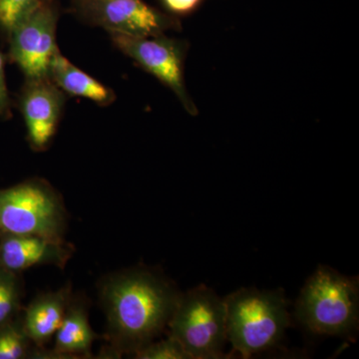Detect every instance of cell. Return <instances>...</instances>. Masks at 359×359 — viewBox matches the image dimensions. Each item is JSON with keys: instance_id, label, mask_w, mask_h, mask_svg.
<instances>
[{"instance_id": "7c38bea8", "label": "cell", "mask_w": 359, "mask_h": 359, "mask_svg": "<svg viewBox=\"0 0 359 359\" xmlns=\"http://www.w3.org/2000/svg\"><path fill=\"white\" fill-rule=\"evenodd\" d=\"M48 78L65 93L88 99L100 106L110 105L116 99L112 89L72 65L59 50L51 59Z\"/></svg>"}, {"instance_id": "52a82bcc", "label": "cell", "mask_w": 359, "mask_h": 359, "mask_svg": "<svg viewBox=\"0 0 359 359\" xmlns=\"http://www.w3.org/2000/svg\"><path fill=\"white\" fill-rule=\"evenodd\" d=\"M73 11L90 25L108 32L148 37L179 29V21L144 0H73Z\"/></svg>"}, {"instance_id": "5b68a950", "label": "cell", "mask_w": 359, "mask_h": 359, "mask_svg": "<svg viewBox=\"0 0 359 359\" xmlns=\"http://www.w3.org/2000/svg\"><path fill=\"white\" fill-rule=\"evenodd\" d=\"M170 337L183 346L191 359H217L226 342V306L214 290L200 285L180 295L168 323Z\"/></svg>"}, {"instance_id": "9a60e30c", "label": "cell", "mask_w": 359, "mask_h": 359, "mask_svg": "<svg viewBox=\"0 0 359 359\" xmlns=\"http://www.w3.org/2000/svg\"><path fill=\"white\" fill-rule=\"evenodd\" d=\"M18 273L0 266V327L14 320L20 304Z\"/></svg>"}, {"instance_id": "ba28073f", "label": "cell", "mask_w": 359, "mask_h": 359, "mask_svg": "<svg viewBox=\"0 0 359 359\" xmlns=\"http://www.w3.org/2000/svg\"><path fill=\"white\" fill-rule=\"evenodd\" d=\"M58 11L51 0H43L8 33L9 57L26 79L48 78L49 65L56 51Z\"/></svg>"}, {"instance_id": "7a4b0ae2", "label": "cell", "mask_w": 359, "mask_h": 359, "mask_svg": "<svg viewBox=\"0 0 359 359\" xmlns=\"http://www.w3.org/2000/svg\"><path fill=\"white\" fill-rule=\"evenodd\" d=\"M226 340L233 353L249 358L276 346L290 327L283 290L241 289L224 299Z\"/></svg>"}, {"instance_id": "e0dca14e", "label": "cell", "mask_w": 359, "mask_h": 359, "mask_svg": "<svg viewBox=\"0 0 359 359\" xmlns=\"http://www.w3.org/2000/svg\"><path fill=\"white\" fill-rule=\"evenodd\" d=\"M140 359H191L183 346L173 337L160 341H152L134 354Z\"/></svg>"}, {"instance_id": "ac0fdd59", "label": "cell", "mask_w": 359, "mask_h": 359, "mask_svg": "<svg viewBox=\"0 0 359 359\" xmlns=\"http://www.w3.org/2000/svg\"><path fill=\"white\" fill-rule=\"evenodd\" d=\"M11 117V100L6 79V58L0 51V118Z\"/></svg>"}, {"instance_id": "277c9868", "label": "cell", "mask_w": 359, "mask_h": 359, "mask_svg": "<svg viewBox=\"0 0 359 359\" xmlns=\"http://www.w3.org/2000/svg\"><path fill=\"white\" fill-rule=\"evenodd\" d=\"M65 228L62 202L43 180L0 189V238L39 236L62 242Z\"/></svg>"}, {"instance_id": "5bb4252c", "label": "cell", "mask_w": 359, "mask_h": 359, "mask_svg": "<svg viewBox=\"0 0 359 359\" xmlns=\"http://www.w3.org/2000/svg\"><path fill=\"white\" fill-rule=\"evenodd\" d=\"M30 344L22 320H13L0 327V359L27 358Z\"/></svg>"}, {"instance_id": "8fae6325", "label": "cell", "mask_w": 359, "mask_h": 359, "mask_svg": "<svg viewBox=\"0 0 359 359\" xmlns=\"http://www.w3.org/2000/svg\"><path fill=\"white\" fill-rule=\"evenodd\" d=\"M67 290L39 295L25 309L23 327L32 344L41 346L57 332L69 304Z\"/></svg>"}, {"instance_id": "6da1fadb", "label": "cell", "mask_w": 359, "mask_h": 359, "mask_svg": "<svg viewBox=\"0 0 359 359\" xmlns=\"http://www.w3.org/2000/svg\"><path fill=\"white\" fill-rule=\"evenodd\" d=\"M181 294L163 276L146 269L118 273L104 283L101 297L112 346L134 354L167 327Z\"/></svg>"}, {"instance_id": "8992f818", "label": "cell", "mask_w": 359, "mask_h": 359, "mask_svg": "<svg viewBox=\"0 0 359 359\" xmlns=\"http://www.w3.org/2000/svg\"><path fill=\"white\" fill-rule=\"evenodd\" d=\"M108 33L120 51L173 92L189 114L198 115L197 106L187 90L184 78L185 42L169 39L165 34L138 37L118 32Z\"/></svg>"}, {"instance_id": "30bf717a", "label": "cell", "mask_w": 359, "mask_h": 359, "mask_svg": "<svg viewBox=\"0 0 359 359\" xmlns=\"http://www.w3.org/2000/svg\"><path fill=\"white\" fill-rule=\"evenodd\" d=\"M62 245L39 236H7L0 241V266L18 273L39 264L65 263L68 250Z\"/></svg>"}, {"instance_id": "4fadbf2b", "label": "cell", "mask_w": 359, "mask_h": 359, "mask_svg": "<svg viewBox=\"0 0 359 359\" xmlns=\"http://www.w3.org/2000/svg\"><path fill=\"white\" fill-rule=\"evenodd\" d=\"M55 337L56 353L60 355H84L89 353L94 341V334L82 304L69 302Z\"/></svg>"}, {"instance_id": "d6986e66", "label": "cell", "mask_w": 359, "mask_h": 359, "mask_svg": "<svg viewBox=\"0 0 359 359\" xmlns=\"http://www.w3.org/2000/svg\"><path fill=\"white\" fill-rule=\"evenodd\" d=\"M162 2L170 13L176 15H187L195 11L203 0H162Z\"/></svg>"}, {"instance_id": "9c48e42d", "label": "cell", "mask_w": 359, "mask_h": 359, "mask_svg": "<svg viewBox=\"0 0 359 359\" xmlns=\"http://www.w3.org/2000/svg\"><path fill=\"white\" fill-rule=\"evenodd\" d=\"M65 105V95L49 78L26 79L20 95L28 140L34 150H44L57 130Z\"/></svg>"}, {"instance_id": "3957f363", "label": "cell", "mask_w": 359, "mask_h": 359, "mask_svg": "<svg viewBox=\"0 0 359 359\" xmlns=\"http://www.w3.org/2000/svg\"><path fill=\"white\" fill-rule=\"evenodd\" d=\"M295 316L314 334H355L359 320L358 278L341 275L328 266H318L302 287Z\"/></svg>"}, {"instance_id": "2e32d148", "label": "cell", "mask_w": 359, "mask_h": 359, "mask_svg": "<svg viewBox=\"0 0 359 359\" xmlns=\"http://www.w3.org/2000/svg\"><path fill=\"white\" fill-rule=\"evenodd\" d=\"M43 0H0V29L6 35Z\"/></svg>"}]
</instances>
